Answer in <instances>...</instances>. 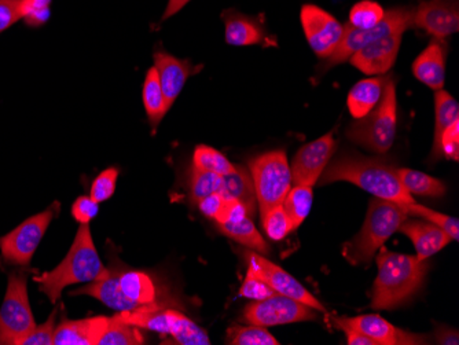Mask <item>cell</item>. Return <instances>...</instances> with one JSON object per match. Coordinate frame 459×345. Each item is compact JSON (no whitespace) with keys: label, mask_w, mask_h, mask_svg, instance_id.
I'll return each instance as SVG.
<instances>
[{"label":"cell","mask_w":459,"mask_h":345,"mask_svg":"<svg viewBox=\"0 0 459 345\" xmlns=\"http://www.w3.org/2000/svg\"><path fill=\"white\" fill-rule=\"evenodd\" d=\"M318 182L321 185L350 182L381 200L398 204L415 203L401 184L394 167L384 160L366 159L359 154H342L329 161Z\"/></svg>","instance_id":"obj_1"},{"label":"cell","mask_w":459,"mask_h":345,"mask_svg":"<svg viewBox=\"0 0 459 345\" xmlns=\"http://www.w3.org/2000/svg\"><path fill=\"white\" fill-rule=\"evenodd\" d=\"M378 275L374 280V310H394L419 292L428 272L427 260L394 254L381 246L377 254Z\"/></svg>","instance_id":"obj_2"},{"label":"cell","mask_w":459,"mask_h":345,"mask_svg":"<svg viewBox=\"0 0 459 345\" xmlns=\"http://www.w3.org/2000/svg\"><path fill=\"white\" fill-rule=\"evenodd\" d=\"M107 267L103 266L95 249L90 225H80L65 259L53 272H45L40 277H36L35 280L39 283L40 292L45 293L51 303L56 304L66 287L92 282Z\"/></svg>","instance_id":"obj_3"},{"label":"cell","mask_w":459,"mask_h":345,"mask_svg":"<svg viewBox=\"0 0 459 345\" xmlns=\"http://www.w3.org/2000/svg\"><path fill=\"white\" fill-rule=\"evenodd\" d=\"M409 218L403 208L394 201L373 200L368 205L363 228L342 248L345 259L353 264H368L374 254L384 246L389 237L399 230V226Z\"/></svg>","instance_id":"obj_4"},{"label":"cell","mask_w":459,"mask_h":345,"mask_svg":"<svg viewBox=\"0 0 459 345\" xmlns=\"http://www.w3.org/2000/svg\"><path fill=\"white\" fill-rule=\"evenodd\" d=\"M396 110H398V102H396L394 80L392 76H385L380 102L365 117L358 118V121L348 127V139L374 153H386L396 138V128H398Z\"/></svg>","instance_id":"obj_5"},{"label":"cell","mask_w":459,"mask_h":345,"mask_svg":"<svg viewBox=\"0 0 459 345\" xmlns=\"http://www.w3.org/2000/svg\"><path fill=\"white\" fill-rule=\"evenodd\" d=\"M124 321L143 331L171 336L180 345H210L211 339L195 321L177 310L161 306L139 307L133 311L117 313Z\"/></svg>","instance_id":"obj_6"},{"label":"cell","mask_w":459,"mask_h":345,"mask_svg":"<svg viewBox=\"0 0 459 345\" xmlns=\"http://www.w3.org/2000/svg\"><path fill=\"white\" fill-rule=\"evenodd\" d=\"M250 172L262 215L282 205L291 189V171L285 151H267L256 157L250 161Z\"/></svg>","instance_id":"obj_7"},{"label":"cell","mask_w":459,"mask_h":345,"mask_svg":"<svg viewBox=\"0 0 459 345\" xmlns=\"http://www.w3.org/2000/svg\"><path fill=\"white\" fill-rule=\"evenodd\" d=\"M35 326L28 296L27 275L24 272H12L6 296L0 307V344H20L21 340Z\"/></svg>","instance_id":"obj_8"},{"label":"cell","mask_w":459,"mask_h":345,"mask_svg":"<svg viewBox=\"0 0 459 345\" xmlns=\"http://www.w3.org/2000/svg\"><path fill=\"white\" fill-rule=\"evenodd\" d=\"M412 12L410 7H394L384 15L383 22H378L370 30H358L350 24L344 27V36L336 50L329 58H326V68L345 63L353 54L365 46L370 45L374 40L391 35L394 32H406L412 25Z\"/></svg>","instance_id":"obj_9"},{"label":"cell","mask_w":459,"mask_h":345,"mask_svg":"<svg viewBox=\"0 0 459 345\" xmlns=\"http://www.w3.org/2000/svg\"><path fill=\"white\" fill-rule=\"evenodd\" d=\"M59 203L22 221L17 229L0 238V252L4 262L14 266L28 267L39 244L45 237L53 219L58 215Z\"/></svg>","instance_id":"obj_10"},{"label":"cell","mask_w":459,"mask_h":345,"mask_svg":"<svg viewBox=\"0 0 459 345\" xmlns=\"http://www.w3.org/2000/svg\"><path fill=\"white\" fill-rule=\"evenodd\" d=\"M316 318L314 308L288 296H270L264 300L247 304L244 311V319L256 326H277V324L296 323V322L312 321Z\"/></svg>","instance_id":"obj_11"},{"label":"cell","mask_w":459,"mask_h":345,"mask_svg":"<svg viewBox=\"0 0 459 345\" xmlns=\"http://www.w3.org/2000/svg\"><path fill=\"white\" fill-rule=\"evenodd\" d=\"M245 254H247L245 259H247V272L264 280L277 295L295 298L319 313H325V307L319 303L318 298L311 295L298 280L291 277L285 270L281 269L275 263L270 262L257 252H247Z\"/></svg>","instance_id":"obj_12"},{"label":"cell","mask_w":459,"mask_h":345,"mask_svg":"<svg viewBox=\"0 0 459 345\" xmlns=\"http://www.w3.org/2000/svg\"><path fill=\"white\" fill-rule=\"evenodd\" d=\"M307 42L319 58H329L344 36V25L316 4H304L300 13Z\"/></svg>","instance_id":"obj_13"},{"label":"cell","mask_w":459,"mask_h":345,"mask_svg":"<svg viewBox=\"0 0 459 345\" xmlns=\"http://www.w3.org/2000/svg\"><path fill=\"white\" fill-rule=\"evenodd\" d=\"M336 146L332 133L304 145L291 162V184L316 186L332 160Z\"/></svg>","instance_id":"obj_14"},{"label":"cell","mask_w":459,"mask_h":345,"mask_svg":"<svg viewBox=\"0 0 459 345\" xmlns=\"http://www.w3.org/2000/svg\"><path fill=\"white\" fill-rule=\"evenodd\" d=\"M412 25L427 30L436 39L447 38L459 30L456 0H425L412 12Z\"/></svg>","instance_id":"obj_15"},{"label":"cell","mask_w":459,"mask_h":345,"mask_svg":"<svg viewBox=\"0 0 459 345\" xmlns=\"http://www.w3.org/2000/svg\"><path fill=\"white\" fill-rule=\"evenodd\" d=\"M403 33L394 32L374 40L353 54L350 58L351 64L366 74L386 73L396 63Z\"/></svg>","instance_id":"obj_16"},{"label":"cell","mask_w":459,"mask_h":345,"mask_svg":"<svg viewBox=\"0 0 459 345\" xmlns=\"http://www.w3.org/2000/svg\"><path fill=\"white\" fill-rule=\"evenodd\" d=\"M154 68L159 74L160 84L169 109H171L175 100L179 97L186 82L201 69L200 66L192 65L187 59L177 58L162 50L154 53Z\"/></svg>","instance_id":"obj_17"},{"label":"cell","mask_w":459,"mask_h":345,"mask_svg":"<svg viewBox=\"0 0 459 345\" xmlns=\"http://www.w3.org/2000/svg\"><path fill=\"white\" fill-rule=\"evenodd\" d=\"M337 321L347 324L350 328L362 332L363 334L377 342V345L427 344L425 337L402 331L381 318L380 315H374V314L355 316V318H337Z\"/></svg>","instance_id":"obj_18"},{"label":"cell","mask_w":459,"mask_h":345,"mask_svg":"<svg viewBox=\"0 0 459 345\" xmlns=\"http://www.w3.org/2000/svg\"><path fill=\"white\" fill-rule=\"evenodd\" d=\"M121 267L116 269H105L102 274L97 280L89 282L84 288L72 292V296L87 295L97 300L102 301L107 307L112 308L116 313H124V311L136 310L135 304L128 300L121 292L118 275H120Z\"/></svg>","instance_id":"obj_19"},{"label":"cell","mask_w":459,"mask_h":345,"mask_svg":"<svg viewBox=\"0 0 459 345\" xmlns=\"http://www.w3.org/2000/svg\"><path fill=\"white\" fill-rule=\"evenodd\" d=\"M399 231L411 239L420 260L429 259L433 254L442 251L451 241L450 236H447L442 229L420 218H407L399 226Z\"/></svg>","instance_id":"obj_20"},{"label":"cell","mask_w":459,"mask_h":345,"mask_svg":"<svg viewBox=\"0 0 459 345\" xmlns=\"http://www.w3.org/2000/svg\"><path fill=\"white\" fill-rule=\"evenodd\" d=\"M415 79L429 89L443 90L446 82V46L440 39H433L412 64Z\"/></svg>","instance_id":"obj_21"},{"label":"cell","mask_w":459,"mask_h":345,"mask_svg":"<svg viewBox=\"0 0 459 345\" xmlns=\"http://www.w3.org/2000/svg\"><path fill=\"white\" fill-rule=\"evenodd\" d=\"M108 316L62 321L56 328L53 345H97Z\"/></svg>","instance_id":"obj_22"},{"label":"cell","mask_w":459,"mask_h":345,"mask_svg":"<svg viewBox=\"0 0 459 345\" xmlns=\"http://www.w3.org/2000/svg\"><path fill=\"white\" fill-rule=\"evenodd\" d=\"M221 18L226 24L227 45H263L267 40L264 27L256 18L247 17L236 10H226Z\"/></svg>","instance_id":"obj_23"},{"label":"cell","mask_w":459,"mask_h":345,"mask_svg":"<svg viewBox=\"0 0 459 345\" xmlns=\"http://www.w3.org/2000/svg\"><path fill=\"white\" fill-rule=\"evenodd\" d=\"M121 292L136 307L159 306V290L151 275L138 270H121L118 275Z\"/></svg>","instance_id":"obj_24"},{"label":"cell","mask_w":459,"mask_h":345,"mask_svg":"<svg viewBox=\"0 0 459 345\" xmlns=\"http://www.w3.org/2000/svg\"><path fill=\"white\" fill-rule=\"evenodd\" d=\"M384 80L385 77H374L365 79L351 89L348 94V109L352 117L362 118L377 107L383 97Z\"/></svg>","instance_id":"obj_25"},{"label":"cell","mask_w":459,"mask_h":345,"mask_svg":"<svg viewBox=\"0 0 459 345\" xmlns=\"http://www.w3.org/2000/svg\"><path fill=\"white\" fill-rule=\"evenodd\" d=\"M219 228H221L224 236L230 237V238L247 246L252 251L260 254H270V246L257 230L249 215H242L239 218L233 219V220L219 223Z\"/></svg>","instance_id":"obj_26"},{"label":"cell","mask_w":459,"mask_h":345,"mask_svg":"<svg viewBox=\"0 0 459 345\" xmlns=\"http://www.w3.org/2000/svg\"><path fill=\"white\" fill-rule=\"evenodd\" d=\"M435 139H433L432 157L440 159V138L446 128L450 127L459 118V107L455 98L445 90H437L435 94Z\"/></svg>","instance_id":"obj_27"},{"label":"cell","mask_w":459,"mask_h":345,"mask_svg":"<svg viewBox=\"0 0 459 345\" xmlns=\"http://www.w3.org/2000/svg\"><path fill=\"white\" fill-rule=\"evenodd\" d=\"M143 98L144 109L148 115L149 121H151L152 128L153 131L159 127L164 116L169 112L167 102H165L164 92H162L161 84H160L159 74H157L156 68H151L146 74L143 83Z\"/></svg>","instance_id":"obj_28"},{"label":"cell","mask_w":459,"mask_h":345,"mask_svg":"<svg viewBox=\"0 0 459 345\" xmlns=\"http://www.w3.org/2000/svg\"><path fill=\"white\" fill-rule=\"evenodd\" d=\"M142 329L124 321L118 314L108 318L97 345H141L144 342Z\"/></svg>","instance_id":"obj_29"},{"label":"cell","mask_w":459,"mask_h":345,"mask_svg":"<svg viewBox=\"0 0 459 345\" xmlns=\"http://www.w3.org/2000/svg\"><path fill=\"white\" fill-rule=\"evenodd\" d=\"M224 193L229 197L238 200L249 210L252 216L256 212V194H255L254 180L247 169L237 167L236 171L223 177Z\"/></svg>","instance_id":"obj_30"},{"label":"cell","mask_w":459,"mask_h":345,"mask_svg":"<svg viewBox=\"0 0 459 345\" xmlns=\"http://www.w3.org/2000/svg\"><path fill=\"white\" fill-rule=\"evenodd\" d=\"M396 174L409 194L427 195V197L445 195V184L430 175L409 168H396Z\"/></svg>","instance_id":"obj_31"},{"label":"cell","mask_w":459,"mask_h":345,"mask_svg":"<svg viewBox=\"0 0 459 345\" xmlns=\"http://www.w3.org/2000/svg\"><path fill=\"white\" fill-rule=\"evenodd\" d=\"M314 200V192L311 186L295 185L293 189L289 190L288 195L283 200L282 207L293 223V229H299L309 215Z\"/></svg>","instance_id":"obj_32"},{"label":"cell","mask_w":459,"mask_h":345,"mask_svg":"<svg viewBox=\"0 0 459 345\" xmlns=\"http://www.w3.org/2000/svg\"><path fill=\"white\" fill-rule=\"evenodd\" d=\"M193 167L201 171L221 175V177H226V175L236 171L237 168V166H234L233 162H230L223 153L205 145H200L195 149Z\"/></svg>","instance_id":"obj_33"},{"label":"cell","mask_w":459,"mask_h":345,"mask_svg":"<svg viewBox=\"0 0 459 345\" xmlns=\"http://www.w3.org/2000/svg\"><path fill=\"white\" fill-rule=\"evenodd\" d=\"M404 212L409 216H417V218L424 219L429 221L432 225L437 226L442 229L447 236H450L454 241L459 239V220L456 218H451L448 215L436 212V211L429 210L424 205L417 204V203H410V204H401Z\"/></svg>","instance_id":"obj_34"},{"label":"cell","mask_w":459,"mask_h":345,"mask_svg":"<svg viewBox=\"0 0 459 345\" xmlns=\"http://www.w3.org/2000/svg\"><path fill=\"white\" fill-rule=\"evenodd\" d=\"M227 342L231 345H280L267 329L256 324L233 326L227 332Z\"/></svg>","instance_id":"obj_35"},{"label":"cell","mask_w":459,"mask_h":345,"mask_svg":"<svg viewBox=\"0 0 459 345\" xmlns=\"http://www.w3.org/2000/svg\"><path fill=\"white\" fill-rule=\"evenodd\" d=\"M221 192H224L223 177L212 174V172L201 171L193 167L190 197L195 204H198L203 198L208 197L213 193Z\"/></svg>","instance_id":"obj_36"},{"label":"cell","mask_w":459,"mask_h":345,"mask_svg":"<svg viewBox=\"0 0 459 345\" xmlns=\"http://www.w3.org/2000/svg\"><path fill=\"white\" fill-rule=\"evenodd\" d=\"M384 15L385 10L380 4L373 0H362L351 9L348 24L358 30H370L383 22Z\"/></svg>","instance_id":"obj_37"},{"label":"cell","mask_w":459,"mask_h":345,"mask_svg":"<svg viewBox=\"0 0 459 345\" xmlns=\"http://www.w3.org/2000/svg\"><path fill=\"white\" fill-rule=\"evenodd\" d=\"M262 226L268 238L273 241H281L289 233L295 230L293 223L282 205H278L262 215Z\"/></svg>","instance_id":"obj_38"},{"label":"cell","mask_w":459,"mask_h":345,"mask_svg":"<svg viewBox=\"0 0 459 345\" xmlns=\"http://www.w3.org/2000/svg\"><path fill=\"white\" fill-rule=\"evenodd\" d=\"M118 169L108 168L100 172L91 185L90 197L97 201L98 204L109 200L115 194L116 184H117Z\"/></svg>","instance_id":"obj_39"},{"label":"cell","mask_w":459,"mask_h":345,"mask_svg":"<svg viewBox=\"0 0 459 345\" xmlns=\"http://www.w3.org/2000/svg\"><path fill=\"white\" fill-rule=\"evenodd\" d=\"M56 316H58V308L51 313L45 323L35 326L18 345H53Z\"/></svg>","instance_id":"obj_40"},{"label":"cell","mask_w":459,"mask_h":345,"mask_svg":"<svg viewBox=\"0 0 459 345\" xmlns=\"http://www.w3.org/2000/svg\"><path fill=\"white\" fill-rule=\"evenodd\" d=\"M51 0H24L22 2V20L30 27H40L50 17Z\"/></svg>","instance_id":"obj_41"},{"label":"cell","mask_w":459,"mask_h":345,"mask_svg":"<svg viewBox=\"0 0 459 345\" xmlns=\"http://www.w3.org/2000/svg\"><path fill=\"white\" fill-rule=\"evenodd\" d=\"M274 295V290L271 289L264 280H260V278H257L256 275L252 274L250 272H247V277H245L241 289H239V296L257 301L264 300V298Z\"/></svg>","instance_id":"obj_42"},{"label":"cell","mask_w":459,"mask_h":345,"mask_svg":"<svg viewBox=\"0 0 459 345\" xmlns=\"http://www.w3.org/2000/svg\"><path fill=\"white\" fill-rule=\"evenodd\" d=\"M100 212V204L90 195H82L74 201L72 207V216L79 221L80 225H90V221Z\"/></svg>","instance_id":"obj_43"},{"label":"cell","mask_w":459,"mask_h":345,"mask_svg":"<svg viewBox=\"0 0 459 345\" xmlns=\"http://www.w3.org/2000/svg\"><path fill=\"white\" fill-rule=\"evenodd\" d=\"M22 2L24 0H0V33L22 18Z\"/></svg>","instance_id":"obj_44"},{"label":"cell","mask_w":459,"mask_h":345,"mask_svg":"<svg viewBox=\"0 0 459 345\" xmlns=\"http://www.w3.org/2000/svg\"><path fill=\"white\" fill-rule=\"evenodd\" d=\"M440 154L448 160L459 159V118L454 121L450 127L446 128L440 138Z\"/></svg>","instance_id":"obj_45"},{"label":"cell","mask_w":459,"mask_h":345,"mask_svg":"<svg viewBox=\"0 0 459 345\" xmlns=\"http://www.w3.org/2000/svg\"><path fill=\"white\" fill-rule=\"evenodd\" d=\"M229 198L231 197H229L224 192L213 193V194L203 198L198 203L197 207L200 212L205 215L206 218L215 219L216 220L221 216V211L224 210V205H226Z\"/></svg>","instance_id":"obj_46"},{"label":"cell","mask_w":459,"mask_h":345,"mask_svg":"<svg viewBox=\"0 0 459 345\" xmlns=\"http://www.w3.org/2000/svg\"><path fill=\"white\" fill-rule=\"evenodd\" d=\"M337 326L342 328V331L345 332V336H347V342L350 345H377V342L374 341L370 337L363 334L362 332L357 331V329L350 328L347 324L342 323V322L337 321Z\"/></svg>","instance_id":"obj_47"},{"label":"cell","mask_w":459,"mask_h":345,"mask_svg":"<svg viewBox=\"0 0 459 345\" xmlns=\"http://www.w3.org/2000/svg\"><path fill=\"white\" fill-rule=\"evenodd\" d=\"M436 341L443 345H458V332L451 331V329L440 328L436 332Z\"/></svg>","instance_id":"obj_48"},{"label":"cell","mask_w":459,"mask_h":345,"mask_svg":"<svg viewBox=\"0 0 459 345\" xmlns=\"http://www.w3.org/2000/svg\"><path fill=\"white\" fill-rule=\"evenodd\" d=\"M190 0H169V6L165 9L164 17L162 20H167V18L172 17V15L179 13L186 4H189Z\"/></svg>","instance_id":"obj_49"}]
</instances>
